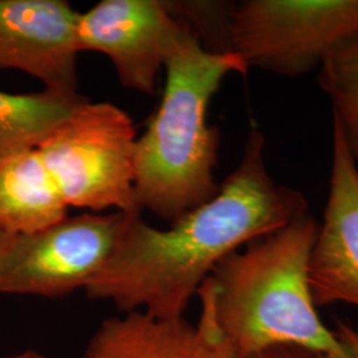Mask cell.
Masks as SVG:
<instances>
[{
  "mask_svg": "<svg viewBox=\"0 0 358 358\" xmlns=\"http://www.w3.org/2000/svg\"><path fill=\"white\" fill-rule=\"evenodd\" d=\"M266 145L264 133L252 129L239 165L217 195L170 229L158 230L141 214H131L109 262L85 288L87 296L112 301L124 313L183 317L223 259L309 213L303 192L271 177Z\"/></svg>",
  "mask_w": 358,
  "mask_h": 358,
  "instance_id": "1",
  "label": "cell"
},
{
  "mask_svg": "<svg viewBox=\"0 0 358 358\" xmlns=\"http://www.w3.org/2000/svg\"><path fill=\"white\" fill-rule=\"evenodd\" d=\"M319 230L310 213L245 244L223 259L198 289L201 316L235 358L279 345L321 356L340 350L320 320L309 284V259Z\"/></svg>",
  "mask_w": 358,
  "mask_h": 358,
  "instance_id": "2",
  "label": "cell"
},
{
  "mask_svg": "<svg viewBox=\"0 0 358 358\" xmlns=\"http://www.w3.org/2000/svg\"><path fill=\"white\" fill-rule=\"evenodd\" d=\"M176 19L162 100L136 152L140 207L170 224L219 192L214 170L220 133L208 125L207 109L226 77L248 72L236 53L207 51L192 27Z\"/></svg>",
  "mask_w": 358,
  "mask_h": 358,
  "instance_id": "3",
  "label": "cell"
},
{
  "mask_svg": "<svg viewBox=\"0 0 358 358\" xmlns=\"http://www.w3.org/2000/svg\"><path fill=\"white\" fill-rule=\"evenodd\" d=\"M36 148L68 207L141 214L137 131L118 106L85 100Z\"/></svg>",
  "mask_w": 358,
  "mask_h": 358,
  "instance_id": "4",
  "label": "cell"
},
{
  "mask_svg": "<svg viewBox=\"0 0 358 358\" xmlns=\"http://www.w3.org/2000/svg\"><path fill=\"white\" fill-rule=\"evenodd\" d=\"M358 35V0L235 1L231 51L247 68L285 77L307 75Z\"/></svg>",
  "mask_w": 358,
  "mask_h": 358,
  "instance_id": "5",
  "label": "cell"
},
{
  "mask_svg": "<svg viewBox=\"0 0 358 358\" xmlns=\"http://www.w3.org/2000/svg\"><path fill=\"white\" fill-rule=\"evenodd\" d=\"M130 215L81 214L13 235L0 254V294L62 297L85 289L109 262Z\"/></svg>",
  "mask_w": 358,
  "mask_h": 358,
  "instance_id": "6",
  "label": "cell"
},
{
  "mask_svg": "<svg viewBox=\"0 0 358 358\" xmlns=\"http://www.w3.org/2000/svg\"><path fill=\"white\" fill-rule=\"evenodd\" d=\"M177 27L164 0H101L80 13L77 48L103 53L125 88L152 94Z\"/></svg>",
  "mask_w": 358,
  "mask_h": 358,
  "instance_id": "7",
  "label": "cell"
},
{
  "mask_svg": "<svg viewBox=\"0 0 358 358\" xmlns=\"http://www.w3.org/2000/svg\"><path fill=\"white\" fill-rule=\"evenodd\" d=\"M78 16L64 0H0V71H22L45 90L78 93Z\"/></svg>",
  "mask_w": 358,
  "mask_h": 358,
  "instance_id": "8",
  "label": "cell"
},
{
  "mask_svg": "<svg viewBox=\"0 0 358 358\" xmlns=\"http://www.w3.org/2000/svg\"><path fill=\"white\" fill-rule=\"evenodd\" d=\"M316 307H358V167L333 121L329 192L309 259Z\"/></svg>",
  "mask_w": 358,
  "mask_h": 358,
  "instance_id": "9",
  "label": "cell"
},
{
  "mask_svg": "<svg viewBox=\"0 0 358 358\" xmlns=\"http://www.w3.org/2000/svg\"><path fill=\"white\" fill-rule=\"evenodd\" d=\"M81 358H235L202 316L157 319L142 310L103 321Z\"/></svg>",
  "mask_w": 358,
  "mask_h": 358,
  "instance_id": "10",
  "label": "cell"
},
{
  "mask_svg": "<svg viewBox=\"0 0 358 358\" xmlns=\"http://www.w3.org/2000/svg\"><path fill=\"white\" fill-rule=\"evenodd\" d=\"M68 206L38 148L0 155V229L13 235L44 230Z\"/></svg>",
  "mask_w": 358,
  "mask_h": 358,
  "instance_id": "11",
  "label": "cell"
},
{
  "mask_svg": "<svg viewBox=\"0 0 358 358\" xmlns=\"http://www.w3.org/2000/svg\"><path fill=\"white\" fill-rule=\"evenodd\" d=\"M85 100L45 88L26 94L0 90V155L36 148Z\"/></svg>",
  "mask_w": 358,
  "mask_h": 358,
  "instance_id": "12",
  "label": "cell"
},
{
  "mask_svg": "<svg viewBox=\"0 0 358 358\" xmlns=\"http://www.w3.org/2000/svg\"><path fill=\"white\" fill-rule=\"evenodd\" d=\"M167 10L192 27L207 51L230 53L235 1H165Z\"/></svg>",
  "mask_w": 358,
  "mask_h": 358,
  "instance_id": "13",
  "label": "cell"
},
{
  "mask_svg": "<svg viewBox=\"0 0 358 358\" xmlns=\"http://www.w3.org/2000/svg\"><path fill=\"white\" fill-rule=\"evenodd\" d=\"M317 83L332 99H358V35L346 40L324 60Z\"/></svg>",
  "mask_w": 358,
  "mask_h": 358,
  "instance_id": "14",
  "label": "cell"
},
{
  "mask_svg": "<svg viewBox=\"0 0 358 358\" xmlns=\"http://www.w3.org/2000/svg\"><path fill=\"white\" fill-rule=\"evenodd\" d=\"M333 121L338 125L358 167V99H332Z\"/></svg>",
  "mask_w": 358,
  "mask_h": 358,
  "instance_id": "15",
  "label": "cell"
},
{
  "mask_svg": "<svg viewBox=\"0 0 358 358\" xmlns=\"http://www.w3.org/2000/svg\"><path fill=\"white\" fill-rule=\"evenodd\" d=\"M340 350L332 356L321 358H358V331L345 322H338L336 331H333Z\"/></svg>",
  "mask_w": 358,
  "mask_h": 358,
  "instance_id": "16",
  "label": "cell"
},
{
  "mask_svg": "<svg viewBox=\"0 0 358 358\" xmlns=\"http://www.w3.org/2000/svg\"><path fill=\"white\" fill-rule=\"evenodd\" d=\"M321 355L313 353L304 348L294 345H279L269 348L255 356L248 358H321Z\"/></svg>",
  "mask_w": 358,
  "mask_h": 358,
  "instance_id": "17",
  "label": "cell"
},
{
  "mask_svg": "<svg viewBox=\"0 0 358 358\" xmlns=\"http://www.w3.org/2000/svg\"><path fill=\"white\" fill-rule=\"evenodd\" d=\"M13 234H10L7 231L0 229V254L4 251V248L7 247V244L10 243Z\"/></svg>",
  "mask_w": 358,
  "mask_h": 358,
  "instance_id": "18",
  "label": "cell"
},
{
  "mask_svg": "<svg viewBox=\"0 0 358 358\" xmlns=\"http://www.w3.org/2000/svg\"><path fill=\"white\" fill-rule=\"evenodd\" d=\"M11 358H47L45 356H43V355H40L38 352H35V350H26V352H23V353H20V355H16V356H13Z\"/></svg>",
  "mask_w": 358,
  "mask_h": 358,
  "instance_id": "19",
  "label": "cell"
}]
</instances>
